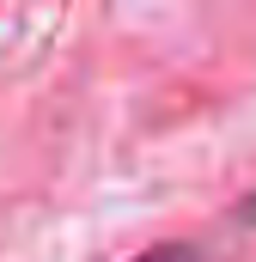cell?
I'll return each mask as SVG.
<instances>
[{
    "mask_svg": "<svg viewBox=\"0 0 256 262\" xmlns=\"http://www.w3.org/2000/svg\"><path fill=\"white\" fill-rule=\"evenodd\" d=\"M134 262H201L189 250V244H159V250H146V256H134Z\"/></svg>",
    "mask_w": 256,
    "mask_h": 262,
    "instance_id": "obj_1",
    "label": "cell"
}]
</instances>
